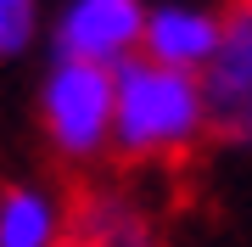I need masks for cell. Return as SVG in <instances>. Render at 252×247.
<instances>
[{"label":"cell","instance_id":"cell-4","mask_svg":"<svg viewBox=\"0 0 252 247\" xmlns=\"http://www.w3.org/2000/svg\"><path fill=\"white\" fill-rule=\"evenodd\" d=\"M140 34H146V0H62L45 17L51 56L95 68H124L129 56H140Z\"/></svg>","mask_w":252,"mask_h":247},{"label":"cell","instance_id":"cell-1","mask_svg":"<svg viewBox=\"0 0 252 247\" xmlns=\"http://www.w3.org/2000/svg\"><path fill=\"white\" fill-rule=\"evenodd\" d=\"M202 141H213L202 73L162 68L152 56L112 68V157H124L129 169L180 163Z\"/></svg>","mask_w":252,"mask_h":247},{"label":"cell","instance_id":"cell-8","mask_svg":"<svg viewBox=\"0 0 252 247\" xmlns=\"http://www.w3.org/2000/svg\"><path fill=\"white\" fill-rule=\"evenodd\" d=\"M45 34V6L39 0H0V62L23 56Z\"/></svg>","mask_w":252,"mask_h":247},{"label":"cell","instance_id":"cell-2","mask_svg":"<svg viewBox=\"0 0 252 247\" xmlns=\"http://www.w3.org/2000/svg\"><path fill=\"white\" fill-rule=\"evenodd\" d=\"M39 135L56 163L90 169L112 157V68L51 56L39 73Z\"/></svg>","mask_w":252,"mask_h":247},{"label":"cell","instance_id":"cell-3","mask_svg":"<svg viewBox=\"0 0 252 247\" xmlns=\"http://www.w3.org/2000/svg\"><path fill=\"white\" fill-rule=\"evenodd\" d=\"M202 90H207L213 141L252 152V0L219 6V45L213 62L202 68Z\"/></svg>","mask_w":252,"mask_h":247},{"label":"cell","instance_id":"cell-6","mask_svg":"<svg viewBox=\"0 0 252 247\" xmlns=\"http://www.w3.org/2000/svg\"><path fill=\"white\" fill-rule=\"evenodd\" d=\"M213 45H219V6H196V0L146 6L140 56H152V62H162V68L202 73V68L213 62Z\"/></svg>","mask_w":252,"mask_h":247},{"label":"cell","instance_id":"cell-7","mask_svg":"<svg viewBox=\"0 0 252 247\" xmlns=\"http://www.w3.org/2000/svg\"><path fill=\"white\" fill-rule=\"evenodd\" d=\"M73 197L51 180H0V247H62Z\"/></svg>","mask_w":252,"mask_h":247},{"label":"cell","instance_id":"cell-5","mask_svg":"<svg viewBox=\"0 0 252 247\" xmlns=\"http://www.w3.org/2000/svg\"><path fill=\"white\" fill-rule=\"evenodd\" d=\"M62 247H168L157 213L124 185H90L73 197V219Z\"/></svg>","mask_w":252,"mask_h":247}]
</instances>
